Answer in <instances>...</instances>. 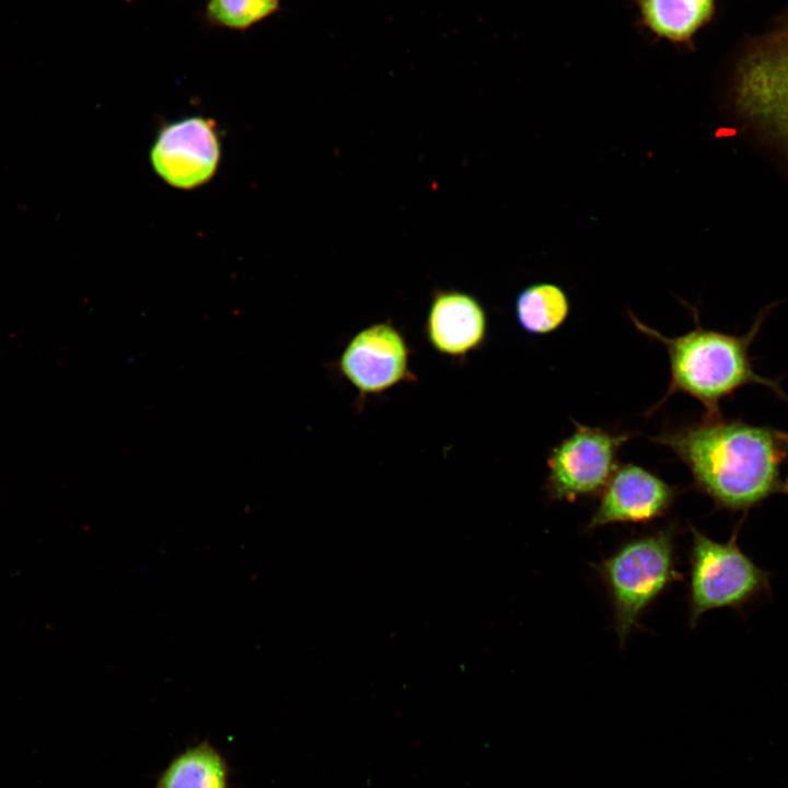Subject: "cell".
Listing matches in <instances>:
<instances>
[{
  "instance_id": "277c9868",
  "label": "cell",
  "mask_w": 788,
  "mask_h": 788,
  "mask_svg": "<svg viewBox=\"0 0 788 788\" xmlns=\"http://www.w3.org/2000/svg\"><path fill=\"white\" fill-rule=\"evenodd\" d=\"M743 518L730 538L718 542L690 525L688 621L695 627L708 611L744 609L772 595V573L760 567L738 543Z\"/></svg>"
},
{
  "instance_id": "6da1fadb",
  "label": "cell",
  "mask_w": 788,
  "mask_h": 788,
  "mask_svg": "<svg viewBox=\"0 0 788 788\" xmlns=\"http://www.w3.org/2000/svg\"><path fill=\"white\" fill-rule=\"evenodd\" d=\"M688 468L692 487L716 510L742 513L788 495V432L742 419L703 417L651 437Z\"/></svg>"
},
{
  "instance_id": "8992f818",
  "label": "cell",
  "mask_w": 788,
  "mask_h": 788,
  "mask_svg": "<svg viewBox=\"0 0 788 788\" xmlns=\"http://www.w3.org/2000/svg\"><path fill=\"white\" fill-rule=\"evenodd\" d=\"M221 141L216 123L202 116H188L165 124L150 150L155 173L169 185L194 189L217 173Z\"/></svg>"
},
{
  "instance_id": "8fae6325",
  "label": "cell",
  "mask_w": 788,
  "mask_h": 788,
  "mask_svg": "<svg viewBox=\"0 0 788 788\" xmlns=\"http://www.w3.org/2000/svg\"><path fill=\"white\" fill-rule=\"evenodd\" d=\"M640 24L671 44H690L714 15L715 0H634Z\"/></svg>"
},
{
  "instance_id": "4fadbf2b",
  "label": "cell",
  "mask_w": 788,
  "mask_h": 788,
  "mask_svg": "<svg viewBox=\"0 0 788 788\" xmlns=\"http://www.w3.org/2000/svg\"><path fill=\"white\" fill-rule=\"evenodd\" d=\"M515 318L520 327L532 335L551 334L563 326L570 312V302L561 287L537 282L519 292Z\"/></svg>"
},
{
  "instance_id": "30bf717a",
  "label": "cell",
  "mask_w": 788,
  "mask_h": 788,
  "mask_svg": "<svg viewBox=\"0 0 788 788\" xmlns=\"http://www.w3.org/2000/svg\"><path fill=\"white\" fill-rule=\"evenodd\" d=\"M487 334V313L478 299L459 290L434 291L425 322V335L433 350L463 358L480 349Z\"/></svg>"
},
{
  "instance_id": "7c38bea8",
  "label": "cell",
  "mask_w": 788,
  "mask_h": 788,
  "mask_svg": "<svg viewBox=\"0 0 788 788\" xmlns=\"http://www.w3.org/2000/svg\"><path fill=\"white\" fill-rule=\"evenodd\" d=\"M153 788H230V768L222 753L202 741L175 755Z\"/></svg>"
},
{
  "instance_id": "7a4b0ae2",
  "label": "cell",
  "mask_w": 788,
  "mask_h": 788,
  "mask_svg": "<svg viewBox=\"0 0 788 788\" xmlns=\"http://www.w3.org/2000/svg\"><path fill=\"white\" fill-rule=\"evenodd\" d=\"M695 327L680 336L667 337L639 321L631 312L628 316L635 327L647 337L662 344L668 351L670 364L669 387L650 413L664 404L673 394H686L705 408V417L721 416L720 404L738 390L757 384L773 391L788 402L779 379H770L756 372L750 348L767 316L763 310L742 335L727 334L704 328L694 310Z\"/></svg>"
},
{
  "instance_id": "5b68a950",
  "label": "cell",
  "mask_w": 788,
  "mask_h": 788,
  "mask_svg": "<svg viewBox=\"0 0 788 788\" xmlns=\"http://www.w3.org/2000/svg\"><path fill=\"white\" fill-rule=\"evenodd\" d=\"M573 432L548 454L544 489L552 500L576 501L601 494L615 470L621 448L635 434L572 421Z\"/></svg>"
},
{
  "instance_id": "9c48e42d",
  "label": "cell",
  "mask_w": 788,
  "mask_h": 788,
  "mask_svg": "<svg viewBox=\"0 0 788 788\" xmlns=\"http://www.w3.org/2000/svg\"><path fill=\"white\" fill-rule=\"evenodd\" d=\"M681 490L644 466L618 465L600 494L586 530L614 523H647L663 517Z\"/></svg>"
},
{
  "instance_id": "52a82bcc",
  "label": "cell",
  "mask_w": 788,
  "mask_h": 788,
  "mask_svg": "<svg viewBox=\"0 0 788 788\" xmlns=\"http://www.w3.org/2000/svg\"><path fill=\"white\" fill-rule=\"evenodd\" d=\"M337 368L361 398L416 379L408 343L390 323H375L357 332L345 346Z\"/></svg>"
},
{
  "instance_id": "ba28073f",
  "label": "cell",
  "mask_w": 788,
  "mask_h": 788,
  "mask_svg": "<svg viewBox=\"0 0 788 788\" xmlns=\"http://www.w3.org/2000/svg\"><path fill=\"white\" fill-rule=\"evenodd\" d=\"M735 95L743 112L788 139V30L741 62Z\"/></svg>"
},
{
  "instance_id": "5bb4252c",
  "label": "cell",
  "mask_w": 788,
  "mask_h": 788,
  "mask_svg": "<svg viewBox=\"0 0 788 788\" xmlns=\"http://www.w3.org/2000/svg\"><path fill=\"white\" fill-rule=\"evenodd\" d=\"M279 0H210L209 18L230 28H246L268 16L278 8Z\"/></svg>"
},
{
  "instance_id": "3957f363",
  "label": "cell",
  "mask_w": 788,
  "mask_h": 788,
  "mask_svg": "<svg viewBox=\"0 0 788 788\" xmlns=\"http://www.w3.org/2000/svg\"><path fill=\"white\" fill-rule=\"evenodd\" d=\"M677 525L669 523L621 545L595 568L613 607L614 629L623 645L647 609L674 582Z\"/></svg>"
}]
</instances>
